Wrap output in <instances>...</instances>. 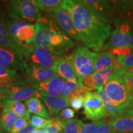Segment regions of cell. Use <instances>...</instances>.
I'll list each match as a JSON object with an SVG mask.
<instances>
[{
    "instance_id": "obj_1",
    "label": "cell",
    "mask_w": 133,
    "mask_h": 133,
    "mask_svg": "<svg viewBox=\"0 0 133 133\" xmlns=\"http://www.w3.org/2000/svg\"><path fill=\"white\" fill-rule=\"evenodd\" d=\"M61 8L70 16L75 29L86 47L96 52L101 51L112 33L107 18L76 0H64Z\"/></svg>"
},
{
    "instance_id": "obj_20",
    "label": "cell",
    "mask_w": 133,
    "mask_h": 133,
    "mask_svg": "<svg viewBox=\"0 0 133 133\" xmlns=\"http://www.w3.org/2000/svg\"><path fill=\"white\" fill-rule=\"evenodd\" d=\"M107 121L118 133L133 132V117L121 116L113 118Z\"/></svg>"
},
{
    "instance_id": "obj_15",
    "label": "cell",
    "mask_w": 133,
    "mask_h": 133,
    "mask_svg": "<svg viewBox=\"0 0 133 133\" xmlns=\"http://www.w3.org/2000/svg\"><path fill=\"white\" fill-rule=\"evenodd\" d=\"M31 83L46 82L57 75L54 68H44L29 65L26 70Z\"/></svg>"
},
{
    "instance_id": "obj_36",
    "label": "cell",
    "mask_w": 133,
    "mask_h": 133,
    "mask_svg": "<svg viewBox=\"0 0 133 133\" xmlns=\"http://www.w3.org/2000/svg\"><path fill=\"white\" fill-rule=\"evenodd\" d=\"M84 99H85L84 96H79L72 98L69 101L70 106L72 107V109L78 111L84 106Z\"/></svg>"
},
{
    "instance_id": "obj_17",
    "label": "cell",
    "mask_w": 133,
    "mask_h": 133,
    "mask_svg": "<svg viewBox=\"0 0 133 133\" xmlns=\"http://www.w3.org/2000/svg\"><path fill=\"white\" fill-rule=\"evenodd\" d=\"M0 47H4L14 49L24 56L25 47L17 41L11 35L6 22L0 17Z\"/></svg>"
},
{
    "instance_id": "obj_29",
    "label": "cell",
    "mask_w": 133,
    "mask_h": 133,
    "mask_svg": "<svg viewBox=\"0 0 133 133\" xmlns=\"http://www.w3.org/2000/svg\"><path fill=\"white\" fill-rule=\"evenodd\" d=\"M52 122L46 127L40 129L44 133H61L62 131L63 121L58 117L52 118Z\"/></svg>"
},
{
    "instance_id": "obj_8",
    "label": "cell",
    "mask_w": 133,
    "mask_h": 133,
    "mask_svg": "<svg viewBox=\"0 0 133 133\" xmlns=\"http://www.w3.org/2000/svg\"><path fill=\"white\" fill-rule=\"evenodd\" d=\"M116 29L112 33V35L107 44L102 49H112L116 48L128 46L131 40L132 23L129 20L114 19Z\"/></svg>"
},
{
    "instance_id": "obj_41",
    "label": "cell",
    "mask_w": 133,
    "mask_h": 133,
    "mask_svg": "<svg viewBox=\"0 0 133 133\" xmlns=\"http://www.w3.org/2000/svg\"><path fill=\"white\" fill-rule=\"evenodd\" d=\"M37 129L35 126H34L30 122L26 125L25 127L22 129L18 133H31L35 129Z\"/></svg>"
},
{
    "instance_id": "obj_26",
    "label": "cell",
    "mask_w": 133,
    "mask_h": 133,
    "mask_svg": "<svg viewBox=\"0 0 133 133\" xmlns=\"http://www.w3.org/2000/svg\"><path fill=\"white\" fill-rule=\"evenodd\" d=\"M17 76L16 70L0 66V86L4 88L8 87L13 83Z\"/></svg>"
},
{
    "instance_id": "obj_38",
    "label": "cell",
    "mask_w": 133,
    "mask_h": 133,
    "mask_svg": "<svg viewBox=\"0 0 133 133\" xmlns=\"http://www.w3.org/2000/svg\"><path fill=\"white\" fill-rule=\"evenodd\" d=\"M75 116V111L70 108L66 107L61 110V113L59 115L58 118L61 121H65L73 119Z\"/></svg>"
},
{
    "instance_id": "obj_2",
    "label": "cell",
    "mask_w": 133,
    "mask_h": 133,
    "mask_svg": "<svg viewBox=\"0 0 133 133\" xmlns=\"http://www.w3.org/2000/svg\"><path fill=\"white\" fill-rule=\"evenodd\" d=\"M33 45L47 49L61 56L74 46V43L56 25L54 21L41 17L35 22Z\"/></svg>"
},
{
    "instance_id": "obj_30",
    "label": "cell",
    "mask_w": 133,
    "mask_h": 133,
    "mask_svg": "<svg viewBox=\"0 0 133 133\" xmlns=\"http://www.w3.org/2000/svg\"><path fill=\"white\" fill-rule=\"evenodd\" d=\"M79 86V84L78 83V79H77V80L65 81L61 96L66 98V99H69L73 91Z\"/></svg>"
},
{
    "instance_id": "obj_23",
    "label": "cell",
    "mask_w": 133,
    "mask_h": 133,
    "mask_svg": "<svg viewBox=\"0 0 133 133\" xmlns=\"http://www.w3.org/2000/svg\"><path fill=\"white\" fill-rule=\"evenodd\" d=\"M115 57L110 51L102 53H95L94 69L95 72L104 70L114 64Z\"/></svg>"
},
{
    "instance_id": "obj_13",
    "label": "cell",
    "mask_w": 133,
    "mask_h": 133,
    "mask_svg": "<svg viewBox=\"0 0 133 133\" xmlns=\"http://www.w3.org/2000/svg\"><path fill=\"white\" fill-rule=\"evenodd\" d=\"M115 69V66L114 64L110 67L104 70L95 72L92 75L78 78V83L88 91L97 90L99 88L104 87L112 75Z\"/></svg>"
},
{
    "instance_id": "obj_10",
    "label": "cell",
    "mask_w": 133,
    "mask_h": 133,
    "mask_svg": "<svg viewBox=\"0 0 133 133\" xmlns=\"http://www.w3.org/2000/svg\"><path fill=\"white\" fill-rule=\"evenodd\" d=\"M0 66L26 71L29 64L21 53L10 48L0 47Z\"/></svg>"
},
{
    "instance_id": "obj_18",
    "label": "cell",
    "mask_w": 133,
    "mask_h": 133,
    "mask_svg": "<svg viewBox=\"0 0 133 133\" xmlns=\"http://www.w3.org/2000/svg\"><path fill=\"white\" fill-rule=\"evenodd\" d=\"M65 80L57 75L46 82L31 83L32 86L38 90L44 92L52 96H61Z\"/></svg>"
},
{
    "instance_id": "obj_34",
    "label": "cell",
    "mask_w": 133,
    "mask_h": 133,
    "mask_svg": "<svg viewBox=\"0 0 133 133\" xmlns=\"http://www.w3.org/2000/svg\"><path fill=\"white\" fill-rule=\"evenodd\" d=\"M101 124V121L91 123H83L81 121L79 133H97Z\"/></svg>"
},
{
    "instance_id": "obj_7",
    "label": "cell",
    "mask_w": 133,
    "mask_h": 133,
    "mask_svg": "<svg viewBox=\"0 0 133 133\" xmlns=\"http://www.w3.org/2000/svg\"><path fill=\"white\" fill-rule=\"evenodd\" d=\"M11 35L24 47L33 45L35 35V26L31 23L13 19L6 22Z\"/></svg>"
},
{
    "instance_id": "obj_16",
    "label": "cell",
    "mask_w": 133,
    "mask_h": 133,
    "mask_svg": "<svg viewBox=\"0 0 133 133\" xmlns=\"http://www.w3.org/2000/svg\"><path fill=\"white\" fill-rule=\"evenodd\" d=\"M53 67L57 75L65 81L78 79L69 56H60Z\"/></svg>"
},
{
    "instance_id": "obj_35",
    "label": "cell",
    "mask_w": 133,
    "mask_h": 133,
    "mask_svg": "<svg viewBox=\"0 0 133 133\" xmlns=\"http://www.w3.org/2000/svg\"><path fill=\"white\" fill-rule=\"evenodd\" d=\"M29 123V119L26 118L25 117H19L16 119V122L14 123L12 129L11 131V133H18L22 129L27 125Z\"/></svg>"
},
{
    "instance_id": "obj_4",
    "label": "cell",
    "mask_w": 133,
    "mask_h": 133,
    "mask_svg": "<svg viewBox=\"0 0 133 133\" xmlns=\"http://www.w3.org/2000/svg\"><path fill=\"white\" fill-rule=\"evenodd\" d=\"M69 57L78 78L92 75L95 73V52H91L89 48L83 46L77 48Z\"/></svg>"
},
{
    "instance_id": "obj_31",
    "label": "cell",
    "mask_w": 133,
    "mask_h": 133,
    "mask_svg": "<svg viewBox=\"0 0 133 133\" xmlns=\"http://www.w3.org/2000/svg\"><path fill=\"white\" fill-rule=\"evenodd\" d=\"M116 58L123 69L129 72L133 73V52L126 57L116 56Z\"/></svg>"
},
{
    "instance_id": "obj_24",
    "label": "cell",
    "mask_w": 133,
    "mask_h": 133,
    "mask_svg": "<svg viewBox=\"0 0 133 133\" xmlns=\"http://www.w3.org/2000/svg\"><path fill=\"white\" fill-rule=\"evenodd\" d=\"M0 108L8 109L14 112L20 117H25L30 119V113L26 109L25 105L20 101H16L10 99H5L0 105Z\"/></svg>"
},
{
    "instance_id": "obj_3",
    "label": "cell",
    "mask_w": 133,
    "mask_h": 133,
    "mask_svg": "<svg viewBox=\"0 0 133 133\" xmlns=\"http://www.w3.org/2000/svg\"><path fill=\"white\" fill-rule=\"evenodd\" d=\"M126 73L123 67L116 68L104 87L109 99L124 112L133 108V97L128 86Z\"/></svg>"
},
{
    "instance_id": "obj_19",
    "label": "cell",
    "mask_w": 133,
    "mask_h": 133,
    "mask_svg": "<svg viewBox=\"0 0 133 133\" xmlns=\"http://www.w3.org/2000/svg\"><path fill=\"white\" fill-rule=\"evenodd\" d=\"M100 16L107 17L110 10V0H76Z\"/></svg>"
},
{
    "instance_id": "obj_33",
    "label": "cell",
    "mask_w": 133,
    "mask_h": 133,
    "mask_svg": "<svg viewBox=\"0 0 133 133\" xmlns=\"http://www.w3.org/2000/svg\"><path fill=\"white\" fill-rule=\"evenodd\" d=\"M116 9L121 12L131 11L133 9V0H112Z\"/></svg>"
},
{
    "instance_id": "obj_21",
    "label": "cell",
    "mask_w": 133,
    "mask_h": 133,
    "mask_svg": "<svg viewBox=\"0 0 133 133\" xmlns=\"http://www.w3.org/2000/svg\"><path fill=\"white\" fill-rule=\"evenodd\" d=\"M25 105L30 113L44 118L50 119V116L45 105L38 97H33L26 100L25 101Z\"/></svg>"
},
{
    "instance_id": "obj_37",
    "label": "cell",
    "mask_w": 133,
    "mask_h": 133,
    "mask_svg": "<svg viewBox=\"0 0 133 133\" xmlns=\"http://www.w3.org/2000/svg\"><path fill=\"white\" fill-rule=\"evenodd\" d=\"M110 52H112L114 55H116V56H129V54H131V52L132 50L129 47V45L124 46V47H120V48H116L109 50Z\"/></svg>"
},
{
    "instance_id": "obj_28",
    "label": "cell",
    "mask_w": 133,
    "mask_h": 133,
    "mask_svg": "<svg viewBox=\"0 0 133 133\" xmlns=\"http://www.w3.org/2000/svg\"><path fill=\"white\" fill-rule=\"evenodd\" d=\"M81 121L78 119H71L63 121L62 133H79Z\"/></svg>"
},
{
    "instance_id": "obj_45",
    "label": "cell",
    "mask_w": 133,
    "mask_h": 133,
    "mask_svg": "<svg viewBox=\"0 0 133 133\" xmlns=\"http://www.w3.org/2000/svg\"><path fill=\"white\" fill-rule=\"evenodd\" d=\"M31 133H44V132H43L40 129H35V130L33 131Z\"/></svg>"
},
{
    "instance_id": "obj_39",
    "label": "cell",
    "mask_w": 133,
    "mask_h": 133,
    "mask_svg": "<svg viewBox=\"0 0 133 133\" xmlns=\"http://www.w3.org/2000/svg\"><path fill=\"white\" fill-rule=\"evenodd\" d=\"M97 133H116V131L111 126L108 124L107 121H101V124Z\"/></svg>"
},
{
    "instance_id": "obj_46",
    "label": "cell",
    "mask_w": 133,
    "mask_h": 133,
    "mask_svg": "<svg viewBox=\"0 0 133 133\" xmlns=\"http://www.w3.org/2000/svg\"><path fill=\"white\" fill-rule=\"evenodd\" d=\"M0 133H4V129H3L2 126H1V121H0Z\"/></svg>"
},
{
    "instance_id": "obj_43",
    "label": "cell",
    "mask_w": 133,
    "mask_h": 133,
    "mask_svg": "<svg viewBox=\"0 0 133 133\" xmlns=\"http://www.w3.org/2000/svg\"><path fill=\"white\" fill-rule=\"evenodd\" d=\"M122 116H127V117H133V108L128 110Z\"/></svg>"
},
{
    "instance_id": "obj_27",
    "label": "cell",
    "mask_w": 133,
    "mask_h": 133,
    "mask_svg": "<svg viewBox=\"0 0 133 133\" xmlns=\"http://www.w3.org/2000/svg\"><path fill=\"white\" fill-rule=\"evenodd\" d=\"M40 9L49 10L62 7L64 0H33Z\"/></svg>"
},
{
    "instance_id": "obj_12",
    "label": "cell",
    "mask_w": 133,
    "mask_h": 133,
    "mask_svg": "<svg viewBox=\"0 0 133 133\" xmlns=\"http://www.w3.org/2000/svg\"><path fill=\"white\" fill-rule=\"evenodd\" d=\"M47 12L55 23L59 25L66 34L76 41H81L80 38L75 29L71 17L65 10L62 8H59L49 10Z\"/></svg>"
},
{
    "instance_id": "obj_5",
    "label": "cell",
    "mask_w": 133,
    "mask_h": 133,
    "mask_svg": "<svg viewBox=\"0 0 133 133\" xmlns=\"http://www.w3.org/2000/svg\"><path fill=\"white\" fill-rule=\"evenodd\" d=\"M40 10L33 0H11L10 1L9 12L13 19L32 24L42 17Z\"/></svg>"
},
{
    "instance_id": "obj_40",
    "label": "cell",
    "mask_w": 133,
    "mask_h": 133,
    "mask_svg": "<svg viewBox=\"0 0 133 133\" xmlns=\"http://www.w3.org/2000/svg\"><path fill=\"white\" fill-rule=\"evenodd\" d=\"M126 81H127L128 86L131 94H132L133 97V73H131L126 71Z\"/></svg>"
},
{
    "instance_id": "obj_11",
    "label": "cell",
    "mask_w": 133,
    "mask_h": 133,
    "mask_svg": "<svg viewBox=\"0 0 133 133\" xmlns=\"http://www.w3.org/2000/svg\"><path fill=\"white\" fill-rule=\"evenodd\" d=\"M5 88L7 99L20 102L25 101L33 97H37L39 91L32 84L29 85L26 82L13 83Z\"/></svg>"
},
{
    "instance_id": "obj_14",
    "label": "cell",
    "mask_w": 133,
    "mask_h": 133,
    "mask_svg": "<svg viewBox=\"0 0 133 133\" xmlns=\"http://www.w3.org/2000/svg\"><path fill=\"white\" fill-rule=\"evenodd\" d=\"M37 97L43 101L48 109L49 116L52 118L56 117L62 109L70 105L69 100L62 96H52L39 91Z\"/></svg>"
},
{
    "instance_id": "obj_22",
    "label": "cell",
    "mask_w": 133,
    "mask_h": 133,
    "mask_svg": "<svg viewBox=\"0 0 133 133\" xmlns=\"http://www.w3.org/2000/svg\"><path fill=\"white\" fill-rule=\"evenodd\" d=\"M97 93L102 102L104 103L107 110L108 116H110L111 118L121 116L124 113L123 110L119 109L114 102L109 99L105 92L104 87H101L97 89Z\"/></svg>"
},
{
    "instance_id": "obj_32",
    "label": "cell",
    "mask_w": 133,
    "mask_h": 133,
    "mask_svg": "<svg viewBox=\"0 0 133 133\" xmlns=\"http://www.w3.org/2000/svg\"><path fill=\"white\" fill-rule=\"evenodd\" d=\"M52 118L46 119L38 115H32L30 117V123L37 129H41L51 123Z\"/></svg>"
},
{
    "instance_id": "obj_44",
    "label": "cell",
    "mask_w": 133,
    "mask_h": 133,
    "mask_svg": "<svg viewBox=\"0 0 133 133\" xmlns=\"http://www.w3.org/2000/svg\"><path fill=\"white\" fill-rule=\"evenodd\" d=\"M129 46L130 47L133 51V20L132 23V26H131V40L129 43Z\"/></svg>"
},
{
    "instance_id": "obj_9",
    "label": "cell",
    "mask_w": 133,
    "mask_h": 133,
    "mask_svg": "<svg viewBox=\"0 0 133 133\" xmlns=\"http://www.w3.org/2000/svg\"><path fill=\"white\" fill-rule=\"evenodd\" d=\"M83 107L86 118L94 122H98L108 116L104 103L97 92L89 91L87 92Z\"/></svg>"
},
{
    "instance_id": "obj_6",
    "label": "cell",
    "mask_w": 133,
    "mask_h": 133,
    "mask_svg": "<svg viewBox=\"0 0 133 133\" xmlns=\"http://www.w3.org/2000/svg\"><path fill=\"white\" fill-rule=\"evenodd\" d=\"M24 57L29 65L40 67L52 68L60 56L45 48L31 45L25 48Z\"/></svg>"
},
{
    "instance_id": "obj_25",
    "label": "cell",
    "mask_w": 133,
    "mask_h": 133,
    "mask_svg": "<svg viewBox=\"0 0 133 133\" xmlns=\"http://www.w3.org/2000/svg\"><path fill=\"white\" fill-rule=\"evenodd\" d=\"M17 118V115L12 110L8 109H3L0 115V121L3 129L7 132H11Z\"/></svg>"
},
{
    "instance_id": "obj_42",
    "label": "cell",
    "mask_w": 133,
    "mask_h": 133,
    "mask_svg": "<svg viewBox=\"0 0 133 133\" xmlns=\"http://www.w3.org/2000/svg\"><path fill=\"white\" fill-rule=\"evenodd\" d=\"M5 99H7L6 88L0 86V105Z\"/></svg>"
}]
</instances>
